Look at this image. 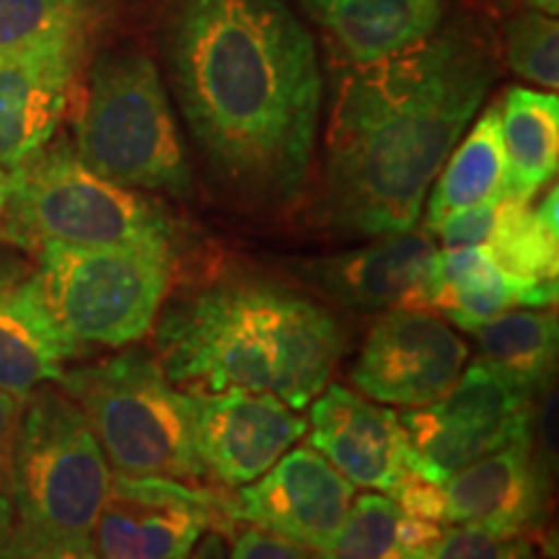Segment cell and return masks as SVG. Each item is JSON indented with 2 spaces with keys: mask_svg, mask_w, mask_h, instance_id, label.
Returning <instances> with one entry per match:
<instances>
[{
  "mask_svg": "<svg viewBox=\"0 0 559 559\" xmlns=\"http://www.w3.org/2000/svg\"><path fill=\"white\" fill-rule=\"evenodd\" d=\"M171 73L213 177L251 205L296 200L317 151L321 73L288 5L181 0Z\"/></svg>",
  "mask_w": 559,
  "mask_h": 559,
  "instance_id": "cell-1",
  "label": "cell"
},
{
  "mask_svg": "<svg viewBox=\"0 0 559 559\" xmlns=\"http://www.w3.org/2000/svg\"><path fill=\"white\" fill-rule=\"evenodd\" d=\"M492 66L453 29L353 66L326 130V213L347 236L417 226L425 194L485 102Z\"/></svg>",
  "mask_w": 559,
  "mask_h": 559,
  "instance_id": "cell-2",
  "label": "cell"
},
{
  "mask_svg": "<svg viewBox=\"0 0 559 559\" xmlns=\"http://www.w3.org/2000/svg\"><path fill=\"white\" fill-rule=\"evenodd\" d=\"M158 362L187 394L251 391L300 412L330 383L342 334L317 300L260 277H228L174 300Z\"/></svg>",
  "mask_w": 559,
  "mask_h": 559,
  "instance_id": "cell-3",
  "label": "cell"
},
{
  "mask_svg": "<svg viewBox=\"0 0 559 559\" xmlns=\"http://www.w3.org/2000/svg\"><path fill=\"white\" fill-rule=\"evenodd\" d=\"M177 226L158 202L88 169L66 140L9 169L0 243L34 254L70 247H174Z\"/></svg>",
  "mask_w": 559,
  "mask_h": 559,
  "instance_id": "cell-4",
  "label": "cell"
},
{
  "mask_svg": "<svg viewBox=\"0 0 559 559\" xmlns=\"http://www.w3.org/2000/svg\"><path fill=\"white\" fill-rule=\"evenodd\" d=\"M58 383L86 415L115 474L207 479L192 445L190 394L174 386L151 349L62 370Z\"/></svg>",
  "mask_w": 559,
  "mask_h": 559,
  "instance_id": "cell-5",
  "label": "cell"
},
{
  "mask_svg": "<svg viewBox=\"0 0 559 559\" xmlns=\"http://www.w3.org/2000/svg\"><path fill=\"white\" fill-rule=\"evenodd\" d=\"M75 153L104 179L130 190L192 192V166L164 83L145 55L96 62L75 120Z\"/></svg>",
  "mask_w": 559,
  "mask_h": 559,
  "instance_id": "cell-6",
  "label": "cell"
},
{
  "mask_svg": "<svg viewBox=\"0 0 559 559\" xmlns=\"http://www.w3.org/2000/svg\"><path fill=\"white\" fill-rule=\"evenodd\" d=\"M47 309L83 355L120 349L153 330L174 277V247H70L34 251Z\"/></svg>",
  "mask_w": 559,
  "mask_h": 559,
  "instance_id": "cell-7",
  "label": "cell"
},
{
  "mask_svg": "<svg viewBox=\"0 0 559 559\" xmlns=\"http://www.w3.org/2000/svg\"><path fill=\"white\" fill-rule=\"evenodd\" d=\"M111 487V466L86 415L62 389L24 400L11 449L16 523L88 539Z\"/></svg>",
  "mask_w": 559,
  "mask_h": 559,
  "instance_id": "cell-8",
  "label": "cell"
},
{
  "mask_svg": "<svg viewBox=\"0 0 559 559\" xmlns=\"http://www.w3.org/2000/svg\"><path fill=\"white\" fill-rule=\"evenodd\" d=\"M534 396L477 360L428 407L407 409L402 428L412 472L443 485L453 472L534 432Z\"/></svg>",
  "mask_w": 559,
  "mask_h": 559,
  "instance_id": "cell-9",
  "label": "cell"
},
{
  "mask_svg": "<svg viewBox=\"0 0 559 559\" xmlns=\"http://www.w3.org/2000/svg\"><path fill=\"white\" fill-rule=\"evenodd\" d=\"M218 513L213 489L111 472L109 495L88 542L96 559H190Z\"/></svg>",
  "mask_w": 559,
  "mask_h": 559,
  "instance_id": "cell-10",
  "label": "cell"
},
{
  "mask_svg": "<svg viewBox=\"0 0 559 559\" xmlns=\"http://www.w3.org/2000/svg\"><path fill=\"white\" fill-rule=\"evenodd\" d=\"M353 500V481L342 477L317 449L296 445L260 481L218 495V508L226 523L243 521L300 549L319 551L345 523Z\"/></svg>",
  "mask_w": 559,
  "mask_h": 559,
  "instance_id": "cell-11",
  "label": "cell"
},
{
  "mask_svg": "<svg viewBox=\"0 0 559 559\" xmlns=\"http://www.w3.org/2000/svg\"><path fill=\"white\" fill-rule=\"evenodd\" d=\"M466 358V342L438 313L389 309L368 332L349 379L368 400L417 409L459 381Z\"/></svg>",
  "mask_w": 559,
  "mask_h": 559,
  "instance_id": "cell-12",
  "label": "cell"
},
{
  "mask_svg": "<svg viewBox=\"0 0 559 559\" xmlns=\"http://www.w3.org/2000/svg\"><path fill=\"white\" fill-rule=\"evenodd\" d=\"M192 445L207 479L243 487L260 479L309 430L296 409L272 394H190Z\"/></svg>",
  "mask_w": 559,
  "mask_h": 559,
  "instance_id": "cell-13",
  "label": "cell"
},
{
  "mask_svg": "<svg viewBox=\"0 0 559 559\" xmlns=\"http://www.w3.org/2000/svg\"><path fill=\"white\" fill-rule=\"evenodd\" d=\"M549 519L547 461L534 432L472 461L440 485V526H477L498 536H534Z\"/></svg>",
  "mask_w": 559,
  "mask_h": 559,
  "instance_id": "cell-14",
  "label": "cell"
},
{
  "mask_svg": "<svg viewBox=\"0 0 559 559\" xmlns=\"http://www.w3.org/2000/svg\"><path fill=\"white\" fill-rule=\"evenodd\" d=\"M438 251L430 230L415 226L313 262L306 267V277L353 309L432 311Z\"/></svg>",
  "mask_w": 559,
  "mask_h": 559,
  "instance_id": "cell-15",
  "label": "cell"
},
{
  "mask_svg": "<svg viewBox=\"0 0 559 559\" xmlns=\"http://www.w3.org/2000/svg\"><path fill=\"white\" fill-rule=\"evenodd\" d=\"M86 37L0 58V166L5 171L58 132L75 94Z\"/></svg>",
  "mask_w": 559,
  "mask_h": 559,
  "instance_id": "cell-16",
  "label": "cell"
},
{
  "mask_svg": "<svg viewBox=\"0 0 559 559\" xmlns=\"http://www.w3.org/2000/svg\"><path fill=\"white\" fill-rule=\"evenodd\" d=\"M311 449L355 487L389 495L412 466L400 412L345 386H326L311 407Z\"/></svg>",
  "mask_w": 559,
  "mask_h": 559,
  "instance_id": "cell-17",
  "label": "cell"
},
{
  "mask_svg": "<svg viewBox=\"0 0 559 559\" xmlns=\"http://www.w3.org/2000/svg\"><path fill=\"white\" fill-rule=\"evenodd\" d=\"M70 358L79 353L47 309L37 267L0 254V389L26 400L37 386L58 383Z\"/></svg>",
  "mask_w": 559,
  "mask_h": 559,
  "instance_id": "cell-18",
  "label": "cell"
},
{
  "mask_svg": "<svg viewBox=\"0 0 559 559\" xmlns=\"http://www.w3.org/2000/svg\"><path fill=\"white\" fill-rule=\"evenodd\" d=\"M349 66L394 58L440 29L443 0H304Z\"/></svg>",
  "mask_w": 559,
  "mask_h": 559,
  "instance_id": "cell-19",
  "label": "cell"
},
{
  "mask_svg": "<svg viewBox=\"0 0 559 559\" xmlns=\"http://www.w3.org/2000/svg\"><path fill=\"white\" fill-rule=\"evenodd\" d=\"M557 304V280L539 283L510 275L492 260L487 247L440 249L432 313H443L459 330L513 309H549Z\"/></svg>",
  "mask_w": 559,
  "mask_h": 559,
  "instance_id": "cell-20",
  "label": "cell"
},
{
  "mask_svg": "<svg viewBox=\"0 0 559 559\" xmlns=\"http://www.w3.org/2000/svg\"><path fill=\"white\" fill-rule=\"evenodd\" d=\"M500 138L506 151V198L531 202L557 174L559 102L523 86L502 96Z\"/></svg>",
  "mask_w": 559,
  "mask_h": 559,
  "instance_id": "cell-21",
  "label": "cell"
},
{
  "mask_svg": "<svg viewBox=\"0 0 559 559\" xmlns=\"http://www.w3.org/2000/svg\"><path fill=\"white\" fill-rule=\"evenodd\" d=\"M481 362L498 370L526 394L547 391L557 366L559 324L549 311L513 309L474 326Z\"/></svg>",
  "mask_w": 559,
  "mask_h": 559,
  "instance_id": "cell-22",
  "label": "cell"
},
{
  "mask_svg": "<svg viewBox=\"0 0 559 559\" xmlns=\"http://www.w3.org/2000/svg\"><path fill=\"white\" fill-rule=\"evenodd\" d=\"M440 528L404 513L389 495L366 492L353 500L345 523L313 559H423Z\"/></svg>",
  "mask_w": 559,
  "mask_h": 559,
  "instance_id": "cell-23",
  "label": "cell"
},
{
  "mask_svg": "<svg viewBox=\"0 0 559 559\" xmlns=\"http://www.w3.org/2000/svg\"><path fill=\"white\" fill-rule=\"evenodd\" d=\"M506 198V151L500 138V111L489 107L440 174L428 202V230L459 210Z\"/></svg>",
  "mask_w": 559,
  "mask_h": 559,
  "instance_id": "cell-24",
  "label": "cell"
},
{
  "mask_svg": "<svg viewBox=\"0 0 559 559\" xmlns=\"http://www.w3.org/2000/svg\"><path fill=\"white\" fill-rule=\"evenodd\" d=\"M485 247L510 275L539 283L559 280L557 190H551L536 207H531V202L502 198Z\"/></svg>",
  "mask_w": 559,
  "mask_h": 559,
  "instance_id": "cell-25",
  "label": "cell"
},
{
  "mask_svg": "<svg viewBox=\"0 0 559 559\" xmlns=\"http://www.w3.org/2000/svg\"><path fill=\"white\" fill-rule=\"evenodd\" d=\"M99 0H0V58L86 37Z\"/></svg>",
  "mask_w": 559,
  "mask_h": 559,
  "instance_id": "cell-26",
  "label": "cell"
},
{
  "mask_svg": "<svg viewBox=\"0 0 559 559\" xmlns=\"http://www.w3.org/2000/svg\"><path fill=\"white\" fill-rule=\"evenodd\" d=\"M508 66L523 81L555 91L559 86V26L555 16L526 11L506 26Z\"/></svg>",
  "mask_w": 559,
  "mask_h": 559,
  "instance_id": "cell-27",
  "label": "cell"
},
{
  "mask_svg": "<svg viewBox=\"0 0 559 559\" xmlns=\"http://www.w3.org/2000/svg\"><path fill=\"white\" fill-rule=\"evenodd\" d=\"M423 559H544L531 536H498L477 526H443Z\"/></svg>",
  "mask_w": 559,
  "mask_h": 559,
  "instance_id": "cell-28",
  "label": "cell"
},
{
  "mask_svg": "<svg viewBox=\"0 0 559 559\" xmlns=\"http://www.w3.org/2000/svg\"><path fill=\"white\" fill-rule=\"evenodd\" d=\"M0 559H96L88 539L47 534V531L16 523Z\"/></svg>",
  "mask_w": 559,
  "mask_h": 559,
  "instance_id": "cell-29",
  "label": "cell"
},
{
  "mask_svg": "<svg viewBox=\"0 0 559 559\" xmlns=\"http://www.w3.org/2000/svg\"><path fill=\"white\" fill-rule=\"evenodd\" d=\"M230 559H313L309 551L296 547V544L280 539L262 528H243L236 534Z\"/></svg>",
  "mask_w": 559,
  "mask_h": 559,
  "instance_id": "cell-30",
  "label": "cell"
},
{
  "mask_svg": "<svg viewBox=\"0 0 559 559\" xmlns=\"http://www.w3.org/2000/svg\"><path fill=\"white\" fill-rule=\"evenodd\" d=\"M21 407L24 400H16L9 391L0 389V469L11 474V449H13V436H16Z\"/></svg>",
  "mask_w": 559,
  "mask_h": 559,
  "instance_id": "cell-31",
  "label": "cell"
},
{
  "mask_svg": "<svg viewBox=\"0 0 559 559\" xmlns=\"http://www.w3.org/2000/svg\"><path fill=\"white\" fill-rule=\"evenodd\" d=\"M13 526H16V508L11 495V474L0 469V549L9 542Z\"/></svg>",
  "mask_w": 559,
  "mask_h": 559,
  "instance_id": "cell-32",
  "label": "cell"
},
{
  "mask_svg": "<svg viewBox=\"0 0 559 559\" xmlns=\"http://www.w3.org/2000/svg\"><path fill=\"white\" fill-rule=\"evenodd\" d=\"M192 559H226V547H223L221 536L218 534H210L207 539L200 544L198 555H194Z\"/></svg>",
  "mask_w": 559,
  "mask_h": 559,
  "instance_id": "cell-33",
  "label": "cell"
},
{
  "mask_svg": "<svg viewBox=\"0 0 559 559\" xmlns=\"http://www.w3.org/2000/svg\"><path fill=\"white\" fill-rule=\"evenodd\" d=\"M5 202H9V171H5L3 166H0V226H3Z\"/></svg>",
  "mask_w": 559,
  "mask_h": 559,
  "instance_id": "cell-34",
  "label": "cell"
},
{
  "mask_svg": "<svg viewBox=\"0 0 559 559\" xmlns=\"http://www.w3.org/2000/svg\"><path fill=\"white\" fill-rule=\"evenodd\" d=\"M528 5L542 13H549V16H555V13L559 11V0H528Z\"/></svg>",
  "mask_w": 559,
  "mask_h": 559,
  "instance_id": "cell-35",
  "label": "cell"
}]
</instances>
